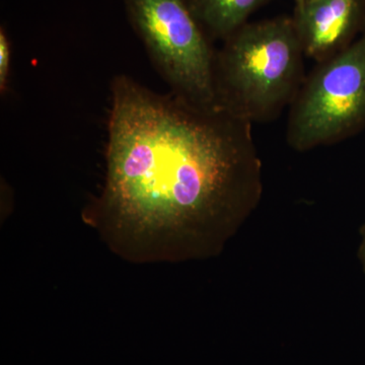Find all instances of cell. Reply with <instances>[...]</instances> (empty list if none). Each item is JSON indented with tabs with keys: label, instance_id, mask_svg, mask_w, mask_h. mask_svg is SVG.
I'll use <instances>...</instances> for the list:
<instances>
[{
	"label": "cell",
	"instance_id": "6da1fadb",
	"mask_svg": "<svg viewBox=\"0 0 365 365\" xmlns=\"http://www.w3.org/2000/svg\"><path fill=\"white\" fill-rule=\"evenodd\" d=\"M252 128L220 106L202 107L116 76L104 187L83 222L131 263L217 257L263 196Z\"/></svg>",
	"mask_w": 365,
	"mask_h": 365
},
{
	"label": "cell",
	"instance_id": "7a4b0ae2",
	"mask_svg": "<svg viewBox=\"0 0 365 365\" xmlns=\"http://www.w3.org/2000/svg\"><path fill=\"white\" fill-rule=\"evenodd\" d=\"M215 52L217 105L251 124L289 109L306 78V57L292 16L242 26Z\"/></svg>",
	"mask_w": 365,
	"mask_h": 365
},
{
	"label": "cell",
	"instance_id": "3957f363",
	"mask_svg": "<svg viewBox=\"0 0 365 365\" xmlns=\"http://www.w3.org/2000/svg\"><path fill=\"white\" fill-rule=\"evenodd\" d=\"M365 130V29L339 54L316 63L288 109L287 143L299 153Z\"/></svg>",
	"mask_w": 365,
	"mask_h": 365
},
{
	"label": "cell",
	"instance_id": "277c9868",
	"mask_svg": "<svg viewBox=\"0 0 365 365\" xmlns=\"http://www.w3.org/2000/svg\"><path fill=\"white\" fill-rule=\"evenodd\" d=\"M127 16L172 93L215 107V51L186 0H124Z\"/></svg>",
	"mask_w": 365,
	"mask_h": 365
},
{
	"label": "cell",
	"instance_id": "5b68a950",
	"mask_svg": "<svg viewBox=\"0 0 365 365\" xmlns=\"http://www.w3.org/2000/svg\"><path fill=\"white\" fill-rule=\"evenodd\" d=\"M302 50L316 63L344 51L365 29V0H304L292 16Z\"/></svg>",
	"mask_w": 365,
	"mask_h": 365
},
{
	"label": "cell",
	"instance_id": "8992f818",
	"mask_svg": "<svg viewBox=\"0 0 365 365\" xmlns=\"http://www.w3.org/2000/svg\"><path fill=\"white\" fill-rule=\"evenodd\" d=\"M208 39L225 42L270 0H186Z\"/></svg>",
	"mask_w": 365,
	"mask_h": 365
},
{
	"label": "cell",
	"instance_id": "52a82bcc",
	"mask_svg": "<svg viewBox=\"0 0 365 365\" xmlns=\"http://www.w3.org/2000/svg\"><path fill=\"white\" fill-rule=\"evenodd\" d=\"M11 48L6 29L0 30V91L6 93L11 69Z\"/></svg>",
	"mask_w": 365,
	"mask_h": 365
},
{
	"label": "cell",
	"instance_id": "ba28073f",
	"mask_svg": "<svg viewBox=\"0 0 365 365\" xmlns=\"http://www.w3.org/2000/svg\"><path fill=\"white\" fill-rule=\"evenodd\" d=\"M360 237H361V242H360L359 251H357V257L360 264H361L362 271L365 275V222L360 227Z\"/></svg>",
	"mask_w": 365,
	"mask_h": 365
},
{
	"label": "cell",
	"instance_id": "9c48e42d",
	"mask_svg": "<svg viewBox=\"0 0 365 365\" xmlns=\"http://www.w3.org/2000/svg\"><path fill=\"white\" fill-rule=\"evenodd\" d=\"M304 1V0H295V2Z\"/></svg>",
	"mask_w": 365,
	"mask_h": 365
}]
</instances>
